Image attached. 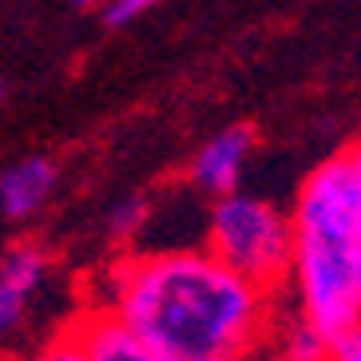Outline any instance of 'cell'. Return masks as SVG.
<instances>
[{"label":"cell","mask_w":361,"mask_h":361,"mask_svg":"<svg viewBox=\"0 0 361 361\" xmlns=\"http://www.w3.org/2000/svg\"><path fill=\"white\" fill-rule=\"evenodd\" d=\"M92 306L167 361H238L266 350L278 294L238 278L202 246H163L119 255Z\"/></svg>","instance_id":"obj_1"},{"label":"cell","mask_w":361,"mask_h":361,"mask_svg":"<svg viewBox=\"0 0 361 361\" xmlns=\"http://www.w3.org/2000/svg\"><path fill=\"white\" fill-rule=\"evenodd\" d=\"M286 211L294 223V258L278 298L326 341H338L361 326L357 187L345 147L326 155L298 183Z\"/></svg>","instance_id":"obj_2"},{"label":"cell","mask_w":361,"mask_h":361,"mask_svg":"<svg viewBox=\"0 0 361 361\" xmlns=\"http://www.w3.org/2000/svg\"><path fill=\"white\" fill-rule=\"evenodd\" d=\"M202 250L231 266L238 278L266 294H282L294 258V223L290 211L255 191H234L207 207Z\"/></svg>","instance_id":"obj_3"},{"label":"cell","mask_w":361,"mask_h":361,"mask_svg":"<svg viewBox=\"0 0 361 361\" xmlns=\"http://www.w3.org/2000/svg\"><path fill=\"white\" fill-rule=\"evenodd\" d=\"M255 151H258V135L246 123L214 131L211 139H202L199 147H195L191 163H187V187L211 202L243 191L246 167L255 159Z\"/></svg>","instance_id":"obj_4"},{"label":"cell","mask_w":361,"mask_h":361,"mask_svg":"<svg viewBox=\"0 0 361 361\" xmlns=\"http://www.w3.org/2000/svg\"><path fill=\"white\" fill-rule=\"evenodd\" d=\"M48 274H52V255L32 238L12 243L0 255V338L16 334L28 322L32 302L48 282Z\"/></svg>","instance_id":"obj_5"},{"label":"cell","mask_w":361,"mask_h":361,"mask_svg":"<svg viewBox=\"0 0 361 361\" xmlns=\"http://www.w3.org/2000/svg\"><path fill=\"white\" fill-rule=\"evenodd\" d=\"M60 167L48 155H24L0 171V214L8 223H28L52 202Z\"/></svg>","instance_id":"obj_6"},{"label":"cell","mask_w":361,"mask_h":361,"mask_svg":"<svg viewBox=\"0 0 361 361\" xmlns=\"http://www.w3.org/2000/svg\"><path fill=\"white\" fill-rule=\"evenodd\" d=\"M68 329L75 334L87 361H167L163 353L151 350L147 341H139L135 334H128L116 318H107L96 306H84L68 322Z\"/></svg>","instance_id":"obj_7"},{"label":"cell","mask_w":361,"mask_h":361,"mask_svg":"<svg viewBox=\"0 0 361 361\" xmlns=\"http://www.w3.org/2000/svg\"><path fill=\"white\" fill-rule=\"evenodd\" d=\"M266 353L274 361H326L329 341L302 314L282 306V298H278V314H274V326H270V338H266Z\"/></svg>","instance_id":"obj_8"},{"label":"cell","mask_w":361,"mask_h":361,"mask_svg":"<svg viewBox=\"0 0 361 361\" xmlns=\"http://www.w3.org/2000/svg\"><path fill=\"white\" fill-rule=\"evenodd\" d=\"M151 199L147 195H128V199H119L111 211H107V234H111V243L119 246V255H131L135 243L143 238L151 223Z\"/></svg>","instance_id":"obj_9"},{"label":"cell","mask_w":361,"mask_h":361,"mask_svg":"<svg viewBox=\"0 0 361 361\" xmlns=\"http://www.w3.org/2000/svg\"><path fill=\"white\" fill-rule=\"evenodd\" d=\"M147 12H151V0H107V4H99V20H104V28L119 32V28H131Z\"/></svg>","instance_id":"obj_10"},{"label":"cell","mask_w":361,"mask_h":361,"mask_svg":"<svg viewBox=\"0 0 361 361\" xmlns=\"http://www.w3.org/2000/svg\"><path fill=\"white\" fill-rule=\"evenodd\" d=\"M28 361H87V357H84V350H80V341H75L72 329H60V334L44 341Z\"/></svg>","instance_id":"obj_11"},{"label":"cell","mask_w":361,"mask_h":361,"mask_svg":"<svg viewBox=\"0 0 361 361\" xmlns=\"http://www.w3.org/2000/svg\"><path fill=\"white\" fill-rule=\"evenodd\" d=\"M326 361H361V326H353L350 334H341L338 341H329Z\"/></svg>","instance_id":"obj_12"},{"label":"cell","mask_w":361,"mask_h":361,"mask_svg":"<svg viewBox=\"0 0 361 361\" xmlns=\"http://www.w3.org/2000/svg\"><path fill=\"white\" fill-rule=\"evenodd\" d=\"M345 155H350V167H353V187H357V231H361V139H353L350 147H345Z\"/></svg>","instance_id":"obj_13"},{"label":"cell","mask_w":361,"mask_h":361,"mask_svg":"<svg viewBox=\"0 0 361 361\" xmlns=\"http://www.w3.org/2000/svg\"><path fill=\"white\" fill-rule=\"evenodd\" d=\"M238 361H274L266 350H258V353H246V357H238Z\"/></svg>","instance_id":"obj_14"},{"label":"cell","mask_w":361,"mask_h":361,"mask_svg":"<svg viewBox=\"0 0 361 361\" xmlns=\"http://www.w3.org/2000/svg\"><path fill=\"white\" fill-rule=\"evenodd\" d=\"M0 99H4V84H0Z\"/></svg>","instance_id":"obj_15"}]
</instances>
